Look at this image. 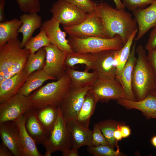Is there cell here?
I'll return each mask as SVG.
<instances>
[{"instance_id":"1","label":"cell","mask_w":156,"mask_h":156,"mask_svg":"<svg viewBox=\"0 0 156 156\" xmlns=\"http://www.w3.org/2000/svg\"><path fill=\"white\" fill-rule=\"evenodd\" d=\"M94 10L101 18L109 38L119 35L123 45L133 33L138 29L137 21L125 9L118 10L106 2H101L96 3Z\"/></svg>"},{"instance_id":"2","label":"cell","mask_w":156,"mask_h":156,"mask_svg":"<svg viewBox=\"0 0 156 156\" xmlns=\"http://www.w3.org/2000/svg\"><path fill=\"white\" fill-rule=\"evenodd\" d=\"M135 51L137 57L133 70L132 87L135 98L139 101L156 90V77L142 46H138Z\"/></svg>"},{"instance_id":"3","label":"cell","mask_w":156,"mask_h":156,"mask_svg":"<svg viewBox=\"0 0 156 156\" xmlns=\"http://www.w3.org/2000/svg\"><path fill=\"white\" fill-rule=\"evenodd\" d=\"M21 43L17 37L0 47V82L24 69L30 52Z\"/></svg>"},{"instance_id":"4","label":"cell","mask_w":156,"mask_h":156,"mask_svg":"<svg viewBox=\"0 0 156 156\" xmlns=\"http://www.w3.org/2000/svg\"><path fill=\"white\" fill-rule=\"evenodd\" d=\"M71 85L70 77L66 71L60 79L37 89L28 96L32 107L38 110L48 105L58 107Z\"/></svg>"},{"instance_id":"5","label":"cell","mask_w":156,"mask_h":156,"mask_svg":"<svg viewBox=\"0 0 156 156\" xmlns=\"http://www.w3.org/2000/svg\"><path fill=\"white\" fill-rule=\"evenodd\" d=\"M68 40L73 51L81 53H95L107 50H120L124 46L122 38L118 34L112 38L99 37L80 38L69 36Z\"/></svg>"},{"instance_id":"6","label":"cell","mask_w":156,"mask_h":156,"mask_svg":"<svg viewBox=\"0 0 156 156\" xmlns=\"http://www.w3.org/2000/svg\"><path fill=\"white\" fill-rule=\"evenodd\" d=\"M42 144L46 150L45 156H50L55 152H62L72 148V135L66 127V121L59 108L58 116L54 127L48 138Z\"/></svg>"},{"instance_id":"7","label":"cell","mask_w":156,"mask_h":156,"mask_svg":"<svg viewBox=\"0 0 156 156\" xmlns=\"http://www.w3.org/2000/svg\"><path fill=\"white\" fill-rule=\"evenodd\" d=\"M69 36L80 38L99 37L110 38L103 21L94 10L88 14L80 24L69 27H63Z\"/></svg>"},{"instance_id":"8","label":"cell","mask_w":156,"mask_h":156,"mask_svg":"<svg viewBox=\"0 0 156 156\" xmlns=\"http://www.w3.org/2000/svg\"><path fill=\"white\" fill-rule=\"evenodd\" d=\"M98 102L107 103L110 100L129 99L122 87L116 78H98L90 89Z\"/></svg>"},{"instance_id":"9","label":"cell","mask_w":156,"mask_h":156,"mask_svg":"<svg viewBox=\"0 0 156 156\" xmlns=\"http://www.w3.org/2000/svg\"><path fill=\"white\" fill-rule=\"evenodd\" d=\"M52 17L63 27L77 25L87 17V14L64 0H58L53 4L50 10Z\"/></svg>"},{"instance_id":"10","label":"cell","mask_w":156,"mask_h":156,"mask_svg":"<svg viewBox=\"0 0 156 156\" xmlns=\"http://www.w3.org/2000/svg\"><path fill=\"white\" fill-rule=\"evenodd\" d=\"M31 108L29 96L17 93L0 104V124L6 122H17Z\"/></svg>"},{"instance_id":"11","label":"cell","mask_w":156,"mask_h":156,"mask_svg":"<svg viewBox=\"0 0 156 156\" xmlns=\"http://www.w3.org/2000/svg\"><path fill=\"white\" fill-rule=\"evenodd\" d=\"M90 86L71 88L58 106L65 120L75 119L81 109Z\"/></svg>"},{"instance_id":"12","label":"cell","mask_w":156,"mask_h":156,"mask_svg":"<svg viewBox=\"0 0 156 156\" xmlns=\"http://www.w3.org/2000/svg\"><path fill=\"white\" fill-rule=\"evenodd\" d=\"M44 48L46 51V57L42 69L48 75L58 80L66 72L65 62L67 53L51 44Z\"/></svg>"},{"instance_id":"13","label":"cell","mask_w":156,"mask_h":156,"mask_svg":"<svg viewBox=\"0 0 156 156\" xmlns=\"http://www.w3.org/2000/svg\"><path fill=\"white\" fill-rule=\"evenodd\" d=\"M119 52V50H107L94 53L95 60L92 70L98 78H115L116 60Z\"/></svg>"},{"instance_id":"14","label":"cell","mask_w":156,"mask_h":156,"mask_svg":"<svg viewBox=\"0 0 156 156\" xmlns=\"http://www.w3.org/2000/svg\"><path fill=\"white\" fill-rule=\"evenodd\" d=\"M0 136L2 142L14 156H24L18 128L16 122L9 121L0 124Z\"/></svg>"},{"instance_id":"15","label":"cell","mask_w":156,"mask_h":156,"mask_svg":"<svg viewBox=\"0 0 156 156\" xmlns=\"http://www.w3.org/2000/svg\"><path fill=\"white\" fill-rule=\"evenodd\" d=\"M40 28L44 31L51 44L67 53L73 51L66 38L67 33L61 30L60 23L53 17L44 22Z\"/></svg>"},{"instance_id":"16","label":"cell","mask_w":156,"mask_h":156,"mask_svg":"<svg viewBox=\"0 0 156 156\" xmlns=\"http://www.w3.org/2000/svg\"><path fill=\"white\" fill-rule=\"evenodd\" d=\"M132 12L138 24L135 40L138 41L150 29L156 27V0L147 7Z\"/></svg>"},{"instance_id":"17","label":"cell","mask_w":156,"mask_h":156,"mask_svg":"<svg viewBox=\"0 0 156 156\" xmlns=\"http://www.w3.org/2000/svg\"><path fill=\"white\" fill-rule=\"evenodd\" d=\"M28 76L26 72L23 70L0 82V104L17 94Z\"/></svg>"},{"instance_id":"18","label":"cell","mask_w":156,"mask_h":156,"mask_svg":"<svg viewBox=\"0 0 156 156\" xmlns=\"http://www.w3.org/2000/svg\"><path fill=\"white\" fill-rule=\"evenodd\" d=\"M24 116L25 127L27 132L36 144H42L50 134L45 131L38 119L36 110L32 107Z\"/></svg>"},{"instance_id":"19","label":"cell","mask_w":156,"mask_h":156,"mask_svg":"<svg viewBox=\"0 0 156 156\" xmlns=\"http://www.w3.org/2000/svg\"><path fill=\"white\" fill-rule=\"evenodd\" d=\"M136 43L132 45L129 58L123 67L119 78L116 79L121 84L129 100L135 101L136 99L132 87V77L133 69L136 60L135 56Z\"/></svg>"},{"instance_id":"20","label":"cell","mask_w":156,"mask_h":156,"mask_svg":"<svg viewBox=\"0 0 156 156\" xmlns=\"http://www.w3.org/2000/svg\"><path fill=\"white\" fill-rule=\"evenodd\" d=\"M22 24L18 30L23 35L21 47H24L26 43L32 37L35 31L42 26V18L36 12L24 13L20 17Z\"/></svg>"},{"instance_id":"21","label":"cell","mask_w":156,"mask_h":156,"mask_svg":"<svg viewBox=\"0 0 156 156\" xmlns=\"http://www.w3.org/2000/svg\"><path fill=\"white\" fill-rule=\"evenodd\" d=\"M66 124L72 135V148L78 149L82 146L91 145L92 131L81 126L74 119L66 121Z\"/></svg>"},{"instance_id":"22","label":"cell","mask_w":156,"mask_h":156,"mask_svg":"<svg viewBox=\"0 0 156 156\" xmlns=\"http://www.w3.org/2000/svg\"><path fill=\"white\" fill-rule=\"evenodd\" d=\"M18 128L24 156H43L38 151L36 144L27 132L25 127L24 115L16 122Z\"/></svg>"},{"instance_id":"23","label":"cell","mask_w":156,"mask_h":156,"mask_svg":"<svg viewBox=\"0 0 156 156\" xmlns=\"http://www.w3.org/2000/svg\"><path fill=\"white\" fill-rule=\"evenodd\" d=\"M98 101L89 90L86 93L81 109L74 119L80 125L89 129L90 118L94 112Z\"/></svg>"},{"instance_id":"24","label":"cell","mask_w":156,"mask_h":156,"mask_svg":"<svg viewBox=\"0 0 156 156\" xmlns=\"http://www.w3.org/2000/svg\"><path fill=\"white\" fill-rule=\"evenodd\" d=\"M117 103L127 109L140 110L144 114L156 112V95L153 93L148 95L140 101L121 99L117 101Z\"/></svg>"},{"instance_id":"25","label":"cell","mask_w":156,"mask_h":156,"mask_svg":"<svg viewBox=\"0 0 156 156\" xmlns=\"http://www.w3.org/2000/svg\"><path fill=\"white\" fill-rule=\"evenodd\" d=\"M49 80L55 79L48 75L42 69L34 72L29 75L18 93L28 96L34 91Z\"/></svg>"},{"instance_id":"26","label":"cell","mask_w":156,"mask_h":156,"mask_svg":"<svg viewBox=\"0 0 156 156\" xmlns=\"http://www.w3.org/2000/svg\"><path fill=\"white\" fill-rule=\"evenodd\" d=\"M65 71L71 80V87L75 88L90 86L98 78L96 73L93 71L89 72L84 70L80 71L73 68L66 67Z\"/></svg>"},{"instance_id":"27","label":"cell","mask_w":156,"mask_h":156,"mask_svg":"<svg viewBox=\"0 0 156 156\" xmlns=\"http://www.w3.org/2000/svg\"><path fill=\"white\" fill-rule=\"evenodd\" d=\"M95 56L94 53H79L73 51L67 53L65 62L66 67L73 68L75 65L83 64L85 70H93L94 66Z\"/></svg>"},{"instance_id":"28","label":"cell","mask_w":156,"mask_h":156,"mask_svg":"<svg viewBox=\"0 0 156 156\" xmlns=\"http://www.w3.org/2000/svg\"><path fill=\"white\" fill-rule=\"evenodd\" d=\"M59 111L58 107L48 105L36 110L38 119L45 131L49 134L56 122Z\"/></svg>"},{"instance_id":"29","label":"cell","mask_w":156,"mask_h":156,"mask_svg":"<svg viewBox=\"0 0 156 156\" xmlns=\"http://www.w3.org/2000/svg\"><path fill=\"white\" fill-rule=\"evenodd\" d=\"M22 24L21 20L16 18L0 22V47L18 37V31Z\"/></svg>"},{"instance_id":"30","label":"cell","mask_w":156,"mask_h":156,"mask_svg":"<svg viewBox=\"0 0 156 156\" xmlns=\"http://www.w3.org/2000/svg\"><path fill=\"white\" fill-rule=\"evenodd\" d=\"M46 51L44 47L36 53H30L24 68L28 76L36 71L42 69L45 64Z\"/></svg>"},{"instance_id":"31","label":"cell","mask_w":156,"mask_h":156,"mask_svg":"<svg viewBox=\"0 0 156 156\" xmlns=\"http://www.w3.org/2000/svg\"><path fill=\"white\" fill-rule=\"evenodd\" d=\"M138 32V29L135 31L122 48L119 50L116 60V72L115 78L116 79L119 78L122 71L129 58L134 40Z\"/></svg>"},{"instance_id":"32","label":"cell","mask_w":156,"mask_h":156,"mask_svg":"<svg viewBox=\"0 0 156 156\" xmlns=\"http://www.w3.org/2000/svg\"><path fill=\"white\" fill-rule=\"evenodd\" d=\"M96 123L109 145L114 148L118 146L117 142L114 137V133L118 125L120 124L119 123L108 120Z\"/></svg>"},{"instance_id":"33","label":"cell","mask_w":156,"mask_h":156,"mask_svg":"<svg viewBox=\"0 0 156 156\" xmlns=\"http://www.w3.org/2000/svg\"><path fill=\"white\" fill-rule=\"evenodd\" d=\"M51 43L42 29H40L39 33L32 37L26 43L24 48L34 53L41 48L50 45Z\"/></svg>"},{"instance_id":"34","label":"cell","mask_w":156,"mask_h":156,"mask_svg":"<svg viewBox=\"0 0 156 156\" xmlns=\"http://www.w3.org/2000/svg\"><path fill=\"white\" fill-rule=\"evenodd\" d=\"M115 151L109 145H101L96 146H88L87 150L91 155L94 156H120L122 155L118 146Z\"/></svg>"},{"instance_id":"35","label":"cell","mask_w":156,"mask_h":156,"mask_svg":"<svg viewBox=\"0 0 156 156\" xmlns=\"http://www.w3.org/2000/svg\"><path fill=\"white\" fill-rule=\"evenodd\" d=\"M21 11L24 13H38L41 10L39 0H15Z\"/></svg>"},{"instance_id":"36","label":"cell","mask_w":156,"mask_h":156,"mask_svg":"<svg viewBox=\"0 0 156 156\" xmlns=\"http://www.w3.org/2000/svg\"><path fill=\"white\" fill-rule=\"evenodd\" d=\"M84 12L88 14L94 10L96 3L92 0H64Z\"/></svg>"},{"instance_id":"37","label":"cell","mask_w":156,"mask_h":156,"mask_svg":"<svg viewBox=\"0 0 156 156\" xmlns=\"http://www.w3.org/2000/svg\"><path fill=\"white\" fill-rule=\"evenodd\" d=\"M155 0H122L125 8L132 12L146 8Z\"/></svg>"},{"instance_id":"38","label":"cell","mask_w":156,"mask_h":156,"mask_svg":"<svg viewBox=\"0 0 156 156\" xmlns=\"http://www.w3.org/2000/svg\"><path fill=\"white\" fill-rule=\"evenodd\" d=\"M108 144L109 145L100 128L97 123L95 124L94 125L93 130H92L91 146H96Z\"/></svg>"},{"instance_id":"39","label":"cell","mask_w":156,"mask_h":156,"mask_svg":"<svg viewBox=\"0 0 156 156\" xmlns=\"http://www.w3.org/2000/svg\"><path fill=\"white\" fill-rule=\"evenodd\" d=\"M145 49L148 51L156 50V27L151 31Z\"/></svg>"},{"instance_id":"40","label":"cell","mask_w":156,"mask_h":156,"mask_svg":"<svg viewBox=\"0 0 156 156\" xmlns=\"http://www.w3.org/2000/svg\"><path fill=\"white\" fill-rule=\"evenodd\" d=\"M147 58L156 77V50L148 51Z\"/></svg>"},{"instance_id":"41","label":"cell","mask_w":156,"mask_h":156,"mask_svg":"<svg viewBox=\"0 0 156 156\" xmlns=\"http://www.w3.org/2000/svg\"><path fill=\"white\" fill-rule=\"evenodd\" d=\"M14 156L10 150L1 143L0 145V156Z\"/></svg>"},{"instance_id":"42","label":"cell","mask_w":156,"mask_h":156,"mask_svg":"<svg viewBox=\"0 0 156 156\" xmlns=\"http://www.w3.org/2000/svg\"><path fill=\"white\" fill-rule=\"evenodd\" d=\"M63 156H79L78 149L72 148L62 152Z\"/></svg>"},{"instance_id":"43","label":"cell","mask_w":156,"mask_h":156,"mask_svg":"<svg viewBox=\"0 0 156 156\" xmlns=\"http://www.w3.org/2000/svg\"><path fill=\"white\" fill-rule=\"evenodd\" d=\"M5 0H0V22L6 21L4 12Z\"/></svg>"},{"instance_id":"44","label":"cell","mask_w":156,"mask_h":156,"mask_svg":"<svg viewBox=\"0 0 156 156\" xmlns=\"http://www.w3.org/2000/svg\"><path fill=\"white\" fill-rule=\"evenodd\" d=\"M120 128L122 138H127L130 135L131 130L129 126L121 125Z\"/></svg>"},{"instance_id":"45","label":"cell","mask_w":156,"mask_h":156,"mask_svg":"<svg viewBox=\"0 0 156 156\" xmlns=\"http://www.w3.org/2000/svg\"><path fill=\"white\" fill-rule=\"evenodd\" d=\"M121 125L120 124L118 125L114 133V137L117 142L121 140L122 138L121 131Z\"/></svg>"},{"instance_id":"46","label":"cell","mask_w":156,"mask_h":156,"mask_svg":"<svg viewBox=\"0 0 156 156\" xmlns=\"http://www.w3.org/2000/svg\"><path fill=\"white\" fill-rule=\"evenodd\" d=\"M116 6V8L118 10H124L125 8L121 0H113Z\"/></svg>"},{"instance_id":"47","label":"cell","mask_w":156,"mask_h":156,"mask_svg":"<svg viewBox=\"0 0 156 156\" xmlns=\"http://www.w3.org/2000/svg\"><path fill=\"white\" fill-rule=\"evenodd\" d=\"M144 115L148 118H156V112H151Z\"/></svg>"},{"instance_id":"48","label":"cell","mask_w":156,"mask_h":156,"mask_svg":"<svg viewBox=\"0 0 156 156\" xmlns=\"http://www.w3.org/2000/svg\"><path fill=\"white\" fill-rule=\"evenodd\" d=\"M151 143L152 145L156 148V135L152 138L151 140Z\"/></svg>"},{"instance_id":"49","label":"cell","mask_w":156,"mask_h":156,"mask_svg":"<svg viewBox=\"0 0 156 156\" xmlns=\"http://www.w3.org/2000/svg\"><path fill=\"white\" fill-rule=\"evenodd\" d=\"M153 94L156 95V90L153 93Z\"/></svg>"},{"instance_id":"50","label":"cell","mask_w":156,"mask_h":156,"mask_svg":"<svg viewBox=\"0 0 156 156\" xmlns=\"http://www.w3.org/2000/svg\"></svg>"}]
</instances>
